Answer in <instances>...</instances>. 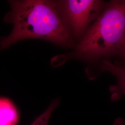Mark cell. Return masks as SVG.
Wrapping results in <instances>:
<instances>
[{
  "label": "cell",
  "instance_id": "cell-1",
  "mask_svg": "<svg viewBox=\"0 0 125 125\" xmlns=\"http://www.w3.org/2000/svg\"><path fill=\"white\" fill-rule=\"evenodd\" d=\"M11 10L4 21L13 25L7 37L0 40V51L21 40L37 39L68 46L73 41L58 12L56 1L46 0L9 1Z\"/></svg>",
  "mask_w": 125,
  "mask_h": 125
},
{
  "label": "cell",
  "instance_id": "cell-2",
  "mask_svg": "<svg viewBox=\"0 0 125 125\" xmlns=\"http://www.w3.org/2000/svg\"><path fill=\"white\" fill-rule=\"evenodd\" d=\"M77 45L75 55L85 59L121 54L125 47V0L109 2Z\"/></svg>",
  "mask_w": 125,
  "mask_h": 125
},
{
  "label": "cell",
  "instance_id": "cell-3",
  "mask_svg": "<svg viewBox=\"0 0 125 125\" xmlns=\"http://www.w3.org/2000/svg\"><path fill=\"white\" fill-rule=\"evenodd\" d=\"M60 16L62 15L76 36L83 34L90 23L97 19L104 7L98 0H65L56 1Z\"/></svg>",
  "mask_w": 125,
  "mask_h": 125
},
{
  "label": "cell",
  "instance_id": "cell-4",
  "mask_svg": "<svg viewBox=\"0 0 125 125\" xmlns=\"http://www.w3.org/2000/svg\"><path fill=\"white\" fill-rule=\"evenodd\" d=\"M100 69L103 71L111 73L116 77L117 83L110 88L111 99L115 101L122 96L125 95V65L114 63L107 59H103L101 64Z\"/></svg>",
  "mask_w": 125,
  "mask_h": 125
},
{
  "label": "cell",
  "instance_id": "cell-5",
  "mask_svg": "<svg viewBox=\"0 0 125 125\" xmlns=\"http://www.w3.org/2000/svg\"><path fill=\"white\" fill-rule=\"evenodd\" d=\"M18 120V112L9 99L0 97V125H15Z\"/></svg>",
  "mask_w": 125,
  "mask_h": 125
},
{
  "label": "cell",
  "instance_id": "cell-6",
  "mask_svg": "<svg viewBox=\"0 0 125 125\" xmlns=\"http://www.w3.org/2000/svg\"><path fill=\"white\" fill-rule=\"evenodd\" d=\"M59 103V99L53 100L49 106L41 115L38 116L30 125H48L51 115Z\"/></svg>",
  "mask_w": 125,
  "mask_h": 125
},
{
  "label": "cell",
  "instance_id": "cell-7",
  "mask_svg": "<svg viewBox=\"0 0 125 125\" xmlns=\"http://www.w3.org/2000/svg\"><path fill=\"white\" fill-rule=\"evenodd\" d=\"M113 125H125V120L121 117H118L114 121Z\"/></svg>",
  "mask_w": 125,
  "mask_h": 125
},
{
  "label": "cell",
  "instance_id": "cell-8",
  "mask_svg": "<svg viewBox=\"0 0 125 125\" xmlns=\"http://www.w3.org/2000/svg\"><path fill=\"white\" fill-rule=\"evenodd\" d=\"M120 56H121L122 58L125 59V48L122 51V52H121V53L120 55Z\"/></svg>",
  "mask_w": 125,
  "mask_h": 125
}]
</instances>
